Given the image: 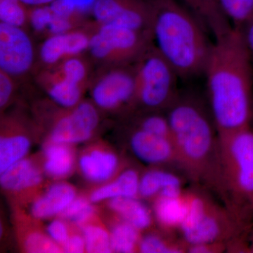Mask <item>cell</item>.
I'll use <instances>...</instances> for the list:
<instances>
[{"label":"cell","instance_id":"obj_1","mask_svg":"<svg viewBox=\"0 0 253 253\" xmlns=\"http://www.w3.org/2000/svg\"><path fill=\"white\" fill-rule=\"evenodd\" d=\"M253 56L241 28L214 40L204 74L218 135L250 126Z\"/></svg>","mask_w":253,"mask_h":253},{"label":"cell","instance_id":"obj_2","mask_svg":"<svg viewBox=\"0 0 253 253\" xmlns=\"http://www.w3.org/2000/svg\"><path fill=\"white\" fill-rule=\"evenodd\" d=\"M151 40L177 73L191 78L204 74L212 43L192 13L177 0H149Z\"/></svg>","mask_w":253,"mask_h":253},{"label":"cell","instance_id":"obj_3","mask_svg":"<svg viewBox=\"0 0 253 253\" xmlns=\"http://www.w3.org/2000/svg\"><path fill=\"white\" fill-rule=\"evenodd\" d=\"M167 117L176 163L195 180L217 184L218 138L214 137L206 113L191 100L176 97L169 106Z\"/></svg>","mask_w":253,"mask_h":253},{"label":"cell","instance_id":"obj_4","mask_svg":"<svg viewBox=\"0 0 253 253\" xmlns=\"http://www.w3.org/2000/svg\"><path fill=\"white\" fill-rule=\"evenodd\" d=\"M217 184L230 198L231 209L253 211V131L250 126L218 137Z\"/></svg>","mask_w":253,"mask_h":253},{"label":"cell","instance_id":"obj_5","mask_svg":"<svg viewBox=\"0 0 253 253\" xmlns=\"http://www.w3.org/2000/svg\"><path fill=\"white\" fill-rule=\"evenodd\" d=\"M249 216L225 210L204 195L189 192V209L180 228L187 245L240 241L248 233Z\"/></svg>","mask_w":253,"mask_h":253},{"label":"cell","instance_id":"obj_6","mask_svg":"<svg viewBox=\"0 0 253 253\" xmlns=\"http://www.w3.org/2000/svg\"><path fill=\"white\" fill-rule=\"evenodd\" d=\"M135 103L149 109L169 107L176 99L177 73L154 46L136 61Z\"/></svg>","mask_w":253,"mask_h":253},{"label":"cell","instance_id":"obj_7","mask_svg":"<svg viewBox=\"0 0 253 253\" xmlns=\"http://www.w3.org/2000/svg\"><path fill=\"white\" fill-rule=\"evenodd\" d=\"M151 33L111 24H99L90 36L89 50L95 59L104 63L137 61L151 46Z\"/></svg>","mask_w":253,"mask_h":253},{"label":"cell","instance_id":"obj_8","mask_svg":"<svg viewBox=\"0 0 253 253\" xmlns=\"http://www.w3.org/2000/svg\"><path fill=\"white\" fill-rule=\"evenodd\" d=\"M92 13L99 24L116 25L151 33L149 0H96Z\"/></svg>","mask_w":253,"mask_h":253},{"label":"cell","instance_id":"obj_9","mask_svg":"<svg viewBox=\"0 0 253 253\" xmlns=\"http://www.w3.org/2000/svg\"><path fill=\"white\" fill-rule=\"evenodd\" d=\"M91 95L95 106L105 110L135 103V70L119 67L104 73L94 82Z\"/></svg>","mask_w":253,"mask_h":253},{"label":"cell","instance_id":"obj_10","mask_svg":"<svg viewBox=\"0 0 253 253\" xmlns=\"http://www.w3.org/2000/svg\"><path fill=\"white\" fill-rule=\"evenodd\" d=\"M34 59L33 42L23 28L0 23V71L20 77L31 69Z\"/></svg>","mask_w":253,"mask_h":253},{"label":"cell","instance_id":"obj_11","mask_svg":"<svg viewBox=\"0 0 253 253\" xmlns=\"http://www.w3.org/2000/svg\"><path fill=\"white\" fill-rule=\"evenodd\" d=\"M99 123L96 106L81 102L55 122L49 141L70 146L85 142L94 134Z\"/></svg>","mask_w":253,"mask_h":253},{"label":"cell","instance_id":"obj_12","mask_svg":"<svg viewBox=\"0 0 253 253\" xmlns=\"http://www.w3.org/2000/svg\"><path fill=\"white\" fill-rule=\"evenodd\" d=\"M90 36L79 30L48 36L40 49L42 62L47 66H54L69 58L79 56L89 49Z\"/></svg>","mask_w":253,"mask_h":253},{"label":"cell","instance_id":"obj_13","mask_svg":"<svg viewBox=\"0 0 253 253\" xmlns=\"http://www.w3.org/2000/svg\"><path fill=\"white\" fill-rule=\"evenodd\" d=\"M130 147L134 156L146 164L176 163L175 147L172 139L169 138L139 129L131 136Z\"/></svg>","mask_w":253,"mask_h":253},{"label":"cell","instance_id":"obj_14","mask_svg":"<svg viewBox=\"0 0 253 253\" xmlns=\"http://www.w3.org/2000/svg\"><path fill=\"white\" fill-rule=\"evenodd\" d=\"M119 165L117 155L101 147L84 151L78 160V168L83 177L96 184H104L112 179Z\"/></svg>","mask_w":253,"mask_h":253},{"label":"cell","instance_id":"obj_15","mask_svg":"<svg viewBox=\"0 0 253 253\" xmlns=\"http://www.w3.org/2000/svg\"><path fill=\"white\" fill-rule=\"evenodd\" d=\"M76 198L77 192L71 184L64 181L54 183L33 203L31 215L37 219L59 216Z\"/></svg>","mask_w":253,"mask_h":253},{"label":"cell","instance_id":"obj_16","mask_svg":"<svg viewBox=\"0 0 253 253\" xmlns=\"http://www.w3.org/2000/svg\"><path fill=\"white\" fill-rule=\"evenodd\" d=\"M186 8L199 20L214 40L225 36L233 29L229 18L221 9L219 0H183Z\"/></svg>","mask_w":253,"mask_h":253},{"label":"cell","instance_id":"obj_17","mask_svg":"<svg viewBox=\"0 0 253 253\" xmlns=\"http://www.w3.org/2000/svg\"><path fill=\"white\" fill-rule=\"evenodd\" d=\"M189 192L176 196H159L154 200L155 219L166 232L180 230L189 209Z\"/></svg>","mask_w":253,"mask_h":253},{"label":"cell","instance_id":"obj_18","mask_svg":"<svg viewBox=\"0 0 253 253\" xmlns=\"http://www.w3.org/2000/svg\"><path fill=\"white\" fill-rule=\"evenodd\" d=\"M42 82L49 97L61 107L72 109L81 103L84 85L65 76L59 66L43 75Z\"/></svg>","mask_w":253,"mask_h":253},{"label":"cell","instance_id":"obj_19","mask_svg":"<svg viewBox=\"0 0 253 253\" xmlns=\"http://www.w3.org/2000/svg\"><path fill=\"white\" fill-rule=\"evenodd\" d=\"M43 172L33 161L25 158L1 173L0 184L9 192H23L41 185Z\"/></svg>","mask_w":253,"mask_h":253},{"label":"cell","instance_id":"obj_20","mask_svg":"<svg viewBox=\"0 0 253 253\" xmlns=\"http://www.w3.org/2000/svg\"><path fill=\"white\" fill-rule=\"evenodd\" d=\"M140 176L134 169H126L115 179L94 190L89 196L93 204L117 198H138Z\"/></svg>","mask_w":253,"mask_h":253},{"label":"cell","instance_id":"obj_21","mask_svg":"<svg viewBox=\"0 0 253 253\" xmlns=\"http://www.w3.org/2000/svg\"><path fill=\"white\" fill-rule=\"evenodd\" d=\"M43 172L53 179L67 177L76 165V156L71 146L48 140L43 148Z\"/></svg>","mask_w":253,"mask_h":253},{"label":"cell","instance_id":"obj_22","mask_svg":"<svg viewBox=\"0 0 253 253\" xmlns=\"http://www.w3.org/2000/svg\"><path fill=\"white\" fill-rule=\"evenodd\" d=\"M108 205L119 219L139 231L146 230L152 224V213L138 198H117L109 200Z\"/></svg>","mask_w":253,"mask_h":253},{"label":"cell","instance_id":"obj_23","mask_svg":"<svg viewBox=\"0 0 253 253\" xmlns=\"http://www.w3.org/2000/svg\"><path fill=\"white\" fill-rule=\"evenodd\" d=\"M176 186L182 187V181L174 173L163 169H149L140 176L139 196L154 200L165 189Z\"/></svg>","mask_w":253,"mask_h":253},{"label":"cell","instance_id":"obj_24","mask_svg":"<svg viewBox=\"0 0 253 253\" xmlns=\"http://www.w3.org/2000/svg\"><path fill=\"white\" fill-rule=\"evenodd\" d=\"M31 141L20 132L1 135L0 139V173L24 159L31 149Z\"/></svg>","mask_w":253,"mask_h":253},{"label":"cell","instance_id":"obj_25","mask_svg":"<svg viewBox=\"0 0 253 253\" xmlns=\"http://www.w3.org/2000/svg\"><path fill=\"white\" fill-rule=\"evenodd\" d=\"M140 231L121 219L111 229V244L113 252L131 253L139 249Z\"/></svg>","mask_w":253,"mask_h":253},{"label":"cell","instance_id":"obj_26","mask_svg":"<svg viewBox=\"0 0 253 253\" xmlns=\"http://www.w3.org/2000/svg\"><path fill=\"white\" fill-rule=\"evenodd\" d=\"M187 246L183 239L151 233L141 238L138 251L143 253H186Z\"/></svg>","mask_w":253,"mask_h":253},{"label":"cell","instance_id":"obj_27","mask_svg":"<svg viewBox=\"0 0 253 253\" xmlns=\"http://www.w3.org/2000/svg\"><path fill=\"white\" fill-rule=\"evenodd\" d=\"M85 241L86 252L90 253H112L111 234L104 226L91 221L81 229Z\"/></svg>","mask_w":253,"mask_h":253},{"label":"cell","instance_id":"obj_28","mask_svg":"<svg viewBox=\"0 0 253 253\" xmlns=\"http://www.w3.org/2000/svg\"><path fill=\"white\" fill-rule=\"evenodd\" d=\"M95 216L96 208L90 200L77 196L60 214L59 217L64 220L71 221L81 229L94 220Z\"/></svg>","mask_w":253,"mask_h":253},{"label":"cell","instance_id":"obj_29","mask_svg":"<svg viewBox=\"0 0 253 253\" xmlns=\"http://www.w3.org/2000/svg\"><path fill=\"white\" fill-rule=\"evenodd\" d=\"M26 6L21 0H0V23L23 28L28 23Z\"/></svg>","mask_w":253,"mask_h":253},{"label":"cell","instance_id":"obj_30","mask_svg":"<svg viewBox=\"0 0 253 253\" xmlns=\"http://www.w3.org/2000/svg\"><path fill=\"white\" fill-rule=\"evenodd\" d=\"M221 9L234 27L241 28L253 16V0H219Z\"/></svg>","mask_w":253,"mask_h":253},{"label":"cell","instance_id":"obj_31","mask_svg":"<svg viewBox=\"0 0 253 253\" xmlns=\"http://www.w3.org/2000/svg\"><path fill=\"white\" fill-rule=\"evenodd\" d=\"M26 252L32 253H56L63 252L59 245L55 243L47 234L33 231L23 241Z\"/></svg>","mask_w":253,"mask_h":253},{"label":"cell","instance_id":"obj_32","mask_svg":"<svg viewBox=\"0 0 253 253\" xmlns=\"http://www.w3.org/2000/svg\"><path fill=\"white\" fill-rule=\"evenodd\" d=\"M139 129L163 137L172 139V132L167 116L158 114L146 116L139 125Z\"/></svg>","mask_w":253,"mask_h":253},{"label":"cell","instance_id":"obj_33","mask_svg":"<svg viewBox=\"0 0 253 253\" xmlns=\"http://www.w3.org/2000/svg\"><path fill=\"white\" fill-rule=\"evenodd\" d=\"M53 16L54 13L49 4L33 6L29 9L28 23L31 24L33 31L38 33H42L47 32Z\"/></svg>","mask_w":253,"mask_h":253},{"label":"cell","instance_id":"obj_34","mask_svg":"<svg viewBox=\"0 0 253 253\" xmlns=\"http://www.w3.org/2000/svg\"><path fill=\"white\" fill-rule=\"evenodd\" d=\"M59 67L63 74L70 79L84 85L87 80V66L78 56L69 58L60 63Z\"/></svg>","mask_w":253,"mask_h":253},{"label":"cell","instance_id":"obj_35","mask_svg":"<svg viewBox=\"0 0 253 253\" xmlns=\"http://www.w3.org/2000/svg\"><path fill=\"white\" fill-rule=\"evenodd\" d=\"M46 234L61 247L71 234L66 221L61 217L54 219L48 224Z\"/></svg>","mask_w":253,"mask_h":253},{"label":"cell","instance_id":"obj_36","mask_svg":"<svg viewBox=\"0 0 253 253\" xmlns=\"http://www.w3.org/2000/svg\"><path fill=\"white\" fill-rule=\"evenodd\" d=\"M49 6L54 14L61 17L76 20L82 15L72 0H56Z\"/></svg>","mask_w":253,"mask_h":253},{"label":"cell","instance_id":"obj_37","mask_svg":"<svg viewBox=\"0 0 253 253\" xmlns=\"http://www.w3.org/2000/svg\"><path fill=\"white\" fill-rule=\"evenodd\" d=\"M14 90L13 77L0 71V107L1 109L9 102Z\"/></svg>","mask_w":253,"mask_h":253},{"label":"cell","instance_id":"obj_38","mask_svg":"<svg viewBox=\"0 0 253 253\" xmlns=\"http://www.w3.org/2000/svg\"><path fill=\"white\" fill-rule=\"evenodd\" d=\"M76 21V20L61 17L54 14L52 21L48 28L47 33H49V36H52V35L62 34V33L72 31L73 25Z\"/></svg>","mask_w":253,"mask_h":253},{"label":"cell","instance_id":"obj_39","mask_svg":"<svg viewBox=\"0 0 253 253\" xmlns=\"http://www.w3.org/2000/svg\"><path fill=\"white\" fill-rule=\"evenodd\" d=\"M226 249L225 242L204 243L188 245L186 252L190 253H219Z\"/></svg>","mask_w":253,"mask_h":253},{"label":"cell","instance_id":"obj_40","mask_svg":"<svg viewBox=\"0 0 253 253\" xmlns=\"http://www.w3.org/2000/svg\"><path fill=\"white\" fill-rule=\"evenodd\" d=\"M63 252L81 253L86 251L85 241L83 234H71L67 241L61 246Z\"/></svg>","mask_w":253,"mask_h":253},{"label":"cell","instance_id":"obj_41","mask_svg":"<svg viewBox=\"0 0 253 253\" xmlns=\"http://www.w3.org/2000/svg\"><path fill=\"white\" fill-rule=\"evenodd\" d=\"M245 42L253 56V16L241 28Z\"/></svg>","mask_w":253,"mask_h":253},{"label":"cell","instance_id":"obj_42","mask_svg":"<svg viewBox=\"0 0 253 253\" xmlns=\"http://www.w3.org/2000/svg\"><path fill=\"white\" fill-rule=\"evenodd\" d=\"M25 4L28 6H43V5H49L54 2L56 0H21Z\"/></svg>","mask_w":253,"mask_h":253},{"label":"cell","instance_id":"obj_43","mask_svg":"<svg viewBox=\"0 0 253 253\" xmlns=\"http://www.w3.org/2000/svg\"><path fill=\"white\" fill-rule=\"evenodd\" d=\"M248 253H253V231H251L249 242L247 243Z\"/></svg>","mask_w":253,"mask_h":253}]
</instances>
